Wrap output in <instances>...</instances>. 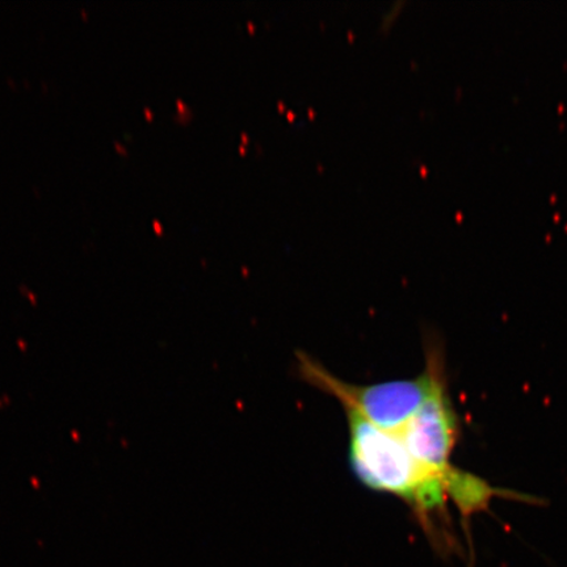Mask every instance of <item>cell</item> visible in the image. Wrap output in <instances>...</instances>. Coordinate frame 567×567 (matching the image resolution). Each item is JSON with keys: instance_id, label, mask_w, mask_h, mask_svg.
Returning a JSON list of instances; mask_svg holds the SVG:
<instances>
[{"instance_id": "1", "label": "cell", "mask_w": 567, "mask_h": 567, "mask_svg": "<svg viewBox=\"0 0 567 567\" xmlns=\"http://www.w3.org/2000/svg\"><path fill=\"white\" fill-rule=\"evenodd\" d=\"M349 421L350 464L354 476L372 491L392 494L413 509L425 535L442 555L458 549L450 534L446 502L451 498L464 517L485 512L496 488L461 471L446 477L429 470L406 449L394 431H385L346 411Z\"/></svg>"}, {"instance_id": "2", "label": "cell", "mask_w": 567, "mask_h": 567, "mask_svg": "<svg viewBox=\"0 0 567 567\" xmlns=\"http://www.w3.org/2000/svg\"><path fill=\"white\" fill-rule=\"evenodd\" d=\"M297 371L309 385L334 396L346 411L385 431H399L444 380L441 358L431 352L425 371L415 379L354 385L337 378L308 353H297Z\"/></svg>"}, {"instance_id": "3", "label": "cell", "mask_w": 567, "mask_h": 567, "mask_svg": "<svg viewBox=\"0 0 567 567\" xmlns=\"http://www.w3.org/2000/svg\"><path fill=\"white\" fill-rule=\"evenodd\" d=\"M457 431L455 410L443 381L417 413L401 430L394 432L421 464L443 476L453 477L461 472L451 464Z\"/></svg>"}, {"instance_id": "4", "label": "cell", "mask_w": 567, "mask_h": 567, "mask_svg": "<svg viewBox=\"0 0 567 567\" xmlns=\"http://www.w3.org/2000/svg\"><path fill=\"white\" fill-rule=\"evenodd\" d=\"M115 147L117 148V151L120 153H123L124 155L127 154V152L125 151L124 146L122 144H118V142H115Z\"/></svg>"}]
</instances>
